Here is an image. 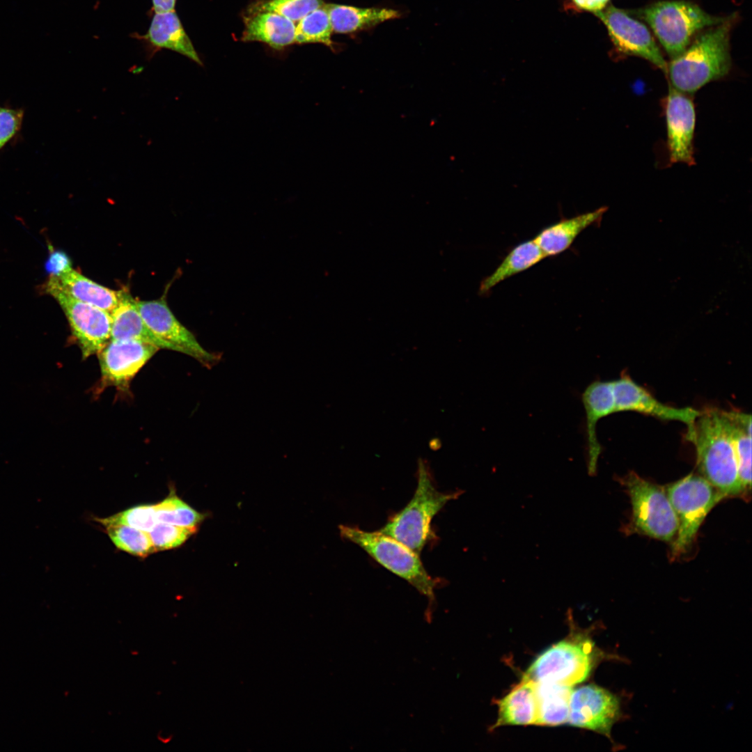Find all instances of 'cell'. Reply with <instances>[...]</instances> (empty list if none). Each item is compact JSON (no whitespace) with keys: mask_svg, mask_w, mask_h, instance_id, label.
I'll use <instances>...</instances> for the list:
<instances>
[{"mask_svg":"<svg viewBox=\"0 0 752 752\" xmlns=\"http://www.w3.org/2000/svg\"><path fill=\"white\" fill-rule=\"evenodd\" d=\"M687 440L696 448L700 475L725 496L744 492L739 478L733 441L723 410L700 412Z\"/></svg>","mask_w":752,"mask_h":752,"instance_id":"obj_1","label":"cell"},{"mask_svg":"<svg viewBox=\"0 0 752 752\" xmlns=\"http://www.w3.org/2000/svg\"><path fill=\"white\" fill-rule=\"evenodd\" d=\"M735 15L699 33L685 50L672 58L667 74L670 86L693 93L729 72L730 33Z\"/></svg>","mask_w":752,"mask_h":752,"instance_id":"obj_2","label":"cell"},{"mask_svg":"<svg viewBox=\"0 0 752 752\" xmlns=\"http://www.w3.org/2000/svg\"><path fill=\"white\" fill-rule=\"evenodd\" d=\"M416 476L417 486L412 499L379 531L419 554L430 537L433 517L463 491H439L428 462L421 457L418 460Z\"/></svg>","mask_w":752,"mask_h":752,"instance_id":"obj_3","label":"cell"},{"mask_svg":"<svg viewBox=\"0 0 752 752\" xmlns=\"http://www.w3.org/2000/svg\"><path fill=\"white\" fill-rule=\"evenodd\" d=\"M627 13L648 24L672 58L685 50L696 33L730 17L711 15L698 5L684 0L657 1Z\"/></svg>","mask_w":752,"mask_h":752,"instance_id":"obj_4","label":"cell"},{"mask_svg":"<svg viewBox=\"0 0 752 752\" xmlns=\"http://www.w3.org/2000/svg\"><path fill=\"white\" fill-rule=\"evenodd\" d=\"M339 530L342 538L356 544L378 563L407 581L428 598L430 605L434 603L437 580L428 573L418 554L379 531H366L344 525H340Z\"/></svg>","mask_w":752,"mask_h":752,"instance_id":"obj_5","label":"cell"},{"mask_svg":"<svg viewBox=\"0 0 752 752\" xmlns=\"http://www.w3.org/2000/svg\"><path fill=\"white\" fill-rule=\"evenodd\" d=\"M601 655L594 643L585 636L565 639L541 653L524 675L536 682L572 687L589 677Z\"/></svg>","mask_w":752,"mask_h":752,"instance_id":"obj_6","label":"cell"},{"mask_svg":"<svg viewBox=\"0 0 752 752\" xmlns=\"http://www.w3.org/2000/svg\"><path fill=\"white\" fill-rule=\"evenodd\" d=\"M666 493L679 522L673 555L685 552L706 515L725 495L700 475L690 473L669 485Z\"/></svg>","mask_w":752,"mask_h":752,"instance_id":"obj_7","label":"cell"},{"mask_svg":"<svg viewBox=\"0 0 752 752\" xmlns=\"http://www.w3.org/2000/svg\"><path fill=\"white\" fill-rule=\"evenodd\" d=\"M623 483L628 492L632 508V528L639 533L663 541H671L677 535V515L662 487L629 473Z\"/></svg>","mask_w":752,"mask_h":752,"instance_id":"obj_8","label":"cell"},{"mask_svg":"<svg viewBox=\"0 0 752 752\" xmlns=\"http://www.w3.org/2000/svg\"><path fill=\"white\" fill-rule=\"evenodd\" d=\"M42 290L56 300L64 312L72 340L79 347L83 359L98 354L111 340V314L78 301L57 288L44 284Z\"/></svg>","mask_w":752,"mask_h":752,"instance_id":"obj_9","label":"cell"},{"mask_svg":"<svg viewBox=\"0 0 752 752\" xmlns=\"http://www.w3.org/2000/svg\"><path fill=\"white\" fill-rule=\"evenodd\" d=\"M604 24L620 54L644 58L667 74L668 64L648 27L627 11L613 6L595 14Z\"/></svg>","mask_w":752,"mask_h":752,"instance_id":"obj_10","label":"cell"},{"mask_svg":"<svg viewBox=\"0 0 752 752\" xmlns=\"http://www.w3.org/2000/svg\"><path fill=\"white\" fill-rule=\"evenodd\" d=\"M136 304L147 327L172 350L187 354L207 368L220 360V355L205 350L193 334L178 320L167 304L165 295L155 300L136 301Z\"/></svg>","mask_w":752,"mask_h":752,"instance_id":"obj_11","label":"cell"},{"mask_svg":"<svg viewBox=\"0 0 752 752\" xmlns=\"http://www.w3.org/2000/svg\"><path fill=\"white\" fill-rule=\"evenodd\" d=\"M159 350L136 340H112L97 354L101 377L99 392L108 386L127 391L130 382Z\"/></svg>","mask_w":752,"mask_h":752,"instance_id":"obj_12","label":"cell"},{"mask_svg":"<svg viewBox=\"0 0 752 752\" xmlns=\"http://www.w3.org/2000/svg\"><path fill=\"white\" fill-rule=\"evenodd\" d=\"M619 698L608 690L594 684L572 690L567 723L611 739L613 726L621 717Z\"/></svg>","mask_w":752,"mask_h":752,"instance_id":"obj_13","label":"cell"},{"mask_svg":"<svg viewBox=\"0 0 752 752\" xmlns=\"http://www.w3.org/2000/svg\"><path fill=\"white\" fill-rule=\"evenodd\" d=\"M612 382L615 412L633 411L661 420L680 421L687 425V439L692 434L700 411L688 407L677 408L666 405L627 376Z\"/></svg>","mask_w":752,"mask_h":752,"instance_id":"obj_14","label":"cell"},{"mask_svg":"<svg viewBox=\"0 0 752 752\" xmlns=\"http://www.w3.org/2000/svg\"><path fill=\"white\" fill-rule=\"evenodd\" d=\"M668 148L672 163L694 164V104L687 93L669 85L665 105Z\"/></svg>","mask_w":752,"mask_h":752,"instance_id":"obj_15","label":"cell"},{"mask_svg":"<svg viewBox=\"0 0 752 752\" xmlns=\"http://www.w3.org/2000/svg\"><path fill=\"white\" fill-rule=\"evenodd\" d=\"M586 414V464L588 473L595 476L602 446L597 437V425L600 419L615 412V398L612 381H595L581 394Z\"/></svg>","mask_w":752,"mask_h":752,"instance_id":"obj_16","label":"cell"},{"mask_svg":"<svg viewBox=\"0 0 752 752\" xmlns=\"http://www.w3.org/2000/svg\"><path fill=\"white\" fill-rule=\"evenodd\" d=\"M606 210V207H601L570 218H563L542 229L533 240L547 257L558 255L568 249L583 230L600 222Z\"/></svg>","mask_w":752,"mask_h":752,"instance_id":"obj_17","label":"cell"},{"mask_svg":"<svg viewBox=\"0 0 752 752\" xmlns=\"http://www.w3.org/2000/svg\"><path fill=\"white\" fill-rule=\"evenodd\" d=\"M45 285L53 286L75 299L111 314L118 304L123 290L103 286L72 269L59 276H49Z\"/></svg>","mask_w":752,"mask_h":752,"instance_id":"obj_18","label":"cell"},{"mask_svg":"<svg viewBox=\"0 0 752 752\" xmlns=\"http://www.w3.org/2000/svg\"><path fill=\"white\" fill-rule=\"evenodd\" d=\"M497 704L498 719L492 728L504 725H538L535 682L525 675Z\"/></svg>","mask_w":752,"mask_h":752,"instance_id":"obj_19","label":"cell"},{"mask_svg":"<svg viewBox=\"0 0 752 752\" xmlns=\"http://www.w3.org/2000/svg\"><path fill=\"white\" fill-rule=\"evenodd\" d=\"M112 340H136L157 347L171 350V346L158 338L147 327L136 304V300L123 290L120 301L111 313Z\"/></svg>","mask_w":752,"mask_h":752,"instance_id":"obj_20","label":"cell"},{"mask_svg":"<svg viewBox=\"0 0 752 752\" xmlns=\"http://www.w3.org/2000/svg\"><path fill=\"white\" fill-rule=\"evenodd\" d=\"M242 40L263 42L279 50L295 42V24L288 18L272 12L251 14L244 22Z\"/></svg>","mask_w":752,"mask_h":752,"instance_id":"obj_21","label":"cell"},{"mask_svg":"<svg viewBox=\"0 0 752 752\" xmlns=\"http://www.w3.org/2000/svg\"><path fill=\"white\" fill-rule=\"evenodd\" d=\"M146 38L155 47L176 52L203 65L174 10L155 13Z\"/></svg>","mask_w":752,"mask_h":752,"instance_id":"obj_22","label":"cell"},{"mask_svg":"<svg viewBox=\"0 0 752 752\" xmlns=\"http://www.w3.org/2000/svg\"><path fill=\"white\" fill-rule=\"evenodd\" d=\"M333 31L350 33L398 18V11L386 8H359L343 4H324Z\"/></svg>","mask_w":752,"mask_h":752,"instance_id":"obj_23","label":"cell"},{"mask_svg":"<svg viewBox=\"0 0 752 752\" xmlns=\"http://www.w3.org/2000/svg\"><path fill=\"white\" fill-rule=\"evenodd\" d=\"M547 256L533 240L513 247L499 265L480 283L478 294L485 295L496 285L535 265Z\"/></svg>","mask_w":752,"mask_h":752,"instance_id":"obj_24","label":"cell"},{"mask_svg":"<svg viewBox=\"0 0 752 752\" xmlns=\"http://www.w3.org/2000/svg\"><path fill=\"white\" fill-rule=\"evenodd\" d=\"M572 686L536 682L538 725L559 726L567 723Z\"/></svg>","mask_w":752,"mask_h":752,"instance_id":"obj_25","label":"cell"},{"mask_svg":"<svg viewBox=\"0 0 752 752\" xmlns=\"http://www.w3.org/2000/svg\"><path fill=\"white\" fill-rule=\"evenodd\" d=\"M723 414L728 424L740 480L745 490L751 484V416L737 411H726Z\"/></svg>","mask_w":752,"mask_h":752,"instance_id":"obj_26","label":"cell"},{"mask_svg":"<svg viewBox=\"0 0 752 752\" xmlns=\"http://www.w3.org/2000/svg\"><path fill=\"white\" fill-rule=\"evenodd\" d=\"M333 32L324 4L300 19L295 27V42L322 43L332 47Z\"/></svg>","mask_w":752,"mask_h":752,"instance_id":"obj_27","label":"cell"},{"mask_svg":"<svg viewBox=\"0 0 752 752\" xmlns=\"http://www.w3.org/2000/svg\"><path fill=\"white\" fill-rule=\"evenodd\" d=\"M155 508L157 522L197 528L205 518L204 515L192 508L173 490L164 500L155 504Z\"/></svg>","mask_w":752,"mask_h":752,"instance_id":"obj_28","label":"cell"},{"mask_svg":"<svg viewBox=\"0 0 752 752\" xmlns=\"http://www.w3.org/2000/svg\"><path fill=\"white\" fill-rule=\"evenodd\" d=\"M105 528L112 542L122 551L139 557L155 552L148 532L123 524L107 525Z\"/></svg>","mask_w":752,"mask_h":752,"instance_id":"obj_29","label":"cell"},{"mask_svg":"<svg viewBox=\"0 0 752 752\" xmlns=\"http://www.w3.org/2000/svg\"><path fill=\"white\" fill-rule=\"evenodd\" d=\"M324 4L322 0H261L250 6L249 13H275L295 23Z\"/></svg>","mask_w":752,"mask_h":752,"instance_id":"obj_30","label":"cell"},{"mask_svg":"<svg viewBox=\"0 0 752 752\" xmlns=\"http://www.w3.org/2000/svg\"><path fill=\"white\" fill-rule=\"evenodd\" d=\"M103 526L123 524L149 532L157 523L154 505H140L107 518L97 519Z\"/></svg>","mask_w":752,"mask_h":752,"instance_id":"obj_31","label":"cell"},{"mask_svg":"<svg viewBox=\"0 0 752 752\" xmlns=\"http://www.w3.org/2000/svg\"><path fill=\"white\" fill-rule=\"evenodd\" d=\"M197 528L157 522L148 532L155 551L173 549L182 545Z\"/></svg>","mask_w":752,"mask_h":752,"instance_id":"obj_32","label":"cell"},{"mask_svg":"<svg viewBox=\"0 0 752 752\" xmlns=\"http://www.w3.org/2000/svg\"><path fill=\"white\" fill-rule=\"evenodd\" d=\"M22 109L0 107V150L20 130Z\"/></svg>","mask_w":752,"mask_h":752,"instance_id":"obj_33","label":"cell"},{"mask_svg":"<svg viewBox=\"0 0 752 752\" xmlns=\"http://www.w3.org/2000/svg\"><path fill=\"white\" fill-rule=\"evenodd\" d=\"M49 251L45 269L49 276H59L72 269L71 260L65 252L54 249L51 245Z\"/></svg>","mask_w":752,"mask_h":752,"instance_id":"obj_34","label":"cell"},{"mask_svg":"<svg viewBox=\"0 0 752 752\" xmlns=\"http://www.w3.org/2000/svg\"><path fill=\"white\" fill-rule=\"evenodd\" d=\"M575 8L595 14L606 8L609 0H570Z\"/></svg>","mask_w":752,"mask_h":752,"instance_id":"obj_35","label":"cell"},{"mask_svg":"<svg viewBox=\"0 0 752 752\" xmlns=\"http://www.w3.org/2000/svg\"><path fill=\"white\" fill-rule=\"evenodd\" d=\"M176 0H152L155 13L173 10Z\"/></svg>","mask_w":752,"mask_h":752,"instance_id":"obj_36","label":"cell"}]
</instances>
